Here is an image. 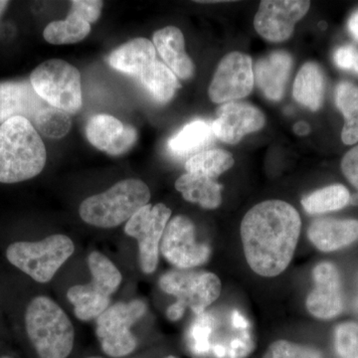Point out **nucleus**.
<instances>
[{"instance_id": "473e14b6", "label": "nucleus", "mask_w": 358, "mask_h": 358, "mask_svg": "<svg viewBox=\"0 0 358 358\" xmlns=\"http://www.w3.org/2000/svg\"><path fill=\"white\" fill-rule=\"evenodd\" d=\"M263 358H322L320 353L307 346L294 345L289 341H275L268 348Z\"/></svg>"}, {"instance_id": "4be33fe9", "label": "nucleus", "mask_w": 358, "mask_h": 358, "mask_svg": "<svg viewBox=\"0 0 358 358\" xmlns=\"http://www.w3.org/2000/svg\"><path fill=\"white\" fill-rule=\"evenodd\" d=\"M212 124L196 120L188 122L167 141V148L176 157H187L203 152L211 143Z\"/></svg>"}, {"instance_id": "f8f14e48", "label": "nucleus", "mask_w": 358, "mask_h": 358, "mask_svg": "<svg viewBox=\"0 0 358 358\" xmlns=\"http://www.w3.org/2000/svg\"><path fill=\"white\" fill-rule=\"evenodd\" d=\"M252 59L241 52H231L219 63L208 89L212 102L222 103L240 100L254 87Z\"/></svg>"}, {"instance_id": "dca6fc26", "label": "nucleus", "mask_w": 358, "mask_h": 358, "mask_svg": "<svg viewBox=\"0 0 358 358\" xmlns=\"http://www.w3.org/2000/svg\"><path fill=\"white\" fill-rule=\"evenodd\" d=\"M313 279L315 288L308 296V312L317 319H333L343 308L338 268L331 263H320L313 270Z\"/></svg>"}, {"instance_id": "79ce46f5", "label": "nucleus", "mask_w": 358, "mask_h": 358, "mask_svg": "<svg viewBox=\"0 0 358 358\" xmlns=\"http://www.w3.org/2000/svg\"><path fill=\"white\" fill-rule=\"evenodd\" d=\"M352 70L355 71V72L358 73V52L357 57H355V63H353Z\"/></svg>"}, {"instance_id": "37998d69", "label": "nucleus", "mask_w": 358, "mask_h": 358, "mask_svg": "<svg viewBox=\"0 0 358 358\" xmlns=\"http://www.w3.org/2000/svg\"><path fill=\"white\" fill-rule=\"evenodd\" d=\"M0 358H11V357H0Z\"/></svg>"}, {"instance_id": "20e7f679", "label": "nucleus", "mask_w": 358, "mask_h": 358, "mask_svg": "<svg viewBox=\"0 0 358 358\" xmlns=\"http://www.w3.org/2000/svg\"><path fill=\"white\" fill-rule=\"evenodd\" d=\"M150 200V188L143 180L124 179L107 192L85 199L80 205L79 213L90 225L114 228L128 222Z\"/></svg>"}, {"instance_id": "c03bdc74", "label": "nucleus", "mask_w": 358, "mask_h": 358, "mask_svg": "<svg viewBox=\"0 0 358 358\" xmlns=\"http://www.w3.org/2000/svg\"><path fill=\"white\" fill-rule=\"evenodd\" d=\"M357 308H358V299H357Z\"/></svg>"}, {"instance_id": "0eeeda50", "label": "nucleus", "mask_w": 358, "mask_h": 358, "mask_svg": "<svg viewBox=\"0 0 358 358\" xmlns=\"http://www.w3.org/2000/svg\"><path fill=\"white\" fill-rule=\"evenodd\" d=\"M58 112L40 98L29 79L0 82V124L13 117H24L46 136Z\"/></svg>"}, {"instance_id": "4468645a", "label": "nucleus", "mask_w": 358, "mask_h": 358, "mask_svg": "<svg viewBox=\"0 0 358 358\" xmlns=\"http://www.w3.org/2000/svg\"><path fill=\"white\" fill-rule=\"evenodd\" d=\"M264 124L265 115L258 108L247 103L230 102L219 108L212 131L219 140L235 145L246 134L260 131Z\"/></svg>"}, {"instance_id": "a211bd4d", "label": "nucleus", "mask_w": 358, "mask_h": 358, "mask_svg": "<svg viewBox=\"0 0 358 358\" xmlns=\"http://www.w3.org/2000/svg\"><path fill=\"white\" fill-rule=\"evenodd\" d=\"M155 50L176 76L183 80L193 77L195 66L185 51V36L174 26H167L154 34Z\"/></svg>"}, {"instance_id": "4c0bfd02", "label": "nucleus", "mask_w": 358, "mask_h": 358, "mask_svg": "<svg viewBox=\"0 0 358 358\" xmlns=\"http://www.w3.org/2000/svg\"><path fill=\"white\" fill-rule=\"evenodd\" d=\"M231 324L238 329H248L249 322L239 310H233L231 313Z\"/></svg>"}, {"instance_id": "ddd939ff", "label": "nucleus", "mask_w": 358, "mask_h": 358, "mask_svg": "<svg viewBox=\"0 0 358 358\" xmlns=\"http://www.w3.org/2000/svg\"><path fill=\"white\" fill-rule=\"evenodd\" d=\"M310 2L303 0H265L254 20L256 31L271 42H282L293 34L294 25L307 14Z\"/></svg>"}, {"instance_id": "393cba45", "label": "nucleus", "mask_w": 358, "mask_h": 358, "mask_svg": "<svg viewBox=\"0 0 358 358\" xmlns=\"http://www.w3.org/2000/svg\"><path fill=\"white\" fill-rule=\"evenodd\" d=\"M67 298L74 306L78 319L84 322L98 319L110 305V298L99 293L90 284L71 287Z\"/></svg>"}, {"instance_id": "cd10ccee", "label": "nucleus", "mask_w": 358, "mask_h": 358, "mask_svg": "<svg viewBox=\"0 0 358 358\" xmlns=\"http://www.w3.org/2000/svg\"><path fill=\"white\" fill-rule=\"evenodd\" d=\"M88 264L92 274L90 284L99 293L110 298L122 282V277L119 268L100 252H92L88 257Z\"/></svg>"}, {"instance_id": "f03ea898", "label": "nucleus", "mask_w": 358, "mask_h": 358, "mask_svg": "<svg viewBox=\"0 0 358 358\" xmlns=\"http://www.w3.org/2000/svg\"><path fill=\"white\" fill-rule=\"evenodd\" d=\"M47 152L31 122L16 117L0 124V183L13 185L43 171Z\"/></svg>"}, {"instance_id": "423d86ee", "label": "nucleus", "mask_w": 358, "mask_h": 358, "mask_svg": "<svg viewBox=\"0 0 358 358\" xmlns=\"http://www.w3.org/2000/svg\"><path fill=\"white\" fill-rule=\"evenodd\" d=\"M40 98L56 109L76 114L83 105L81 75L75 66L61 59L45 61L29 77Z\"/></svg>"}, {"instance_id": "e433bc0d", "label": "nucleus", "mask_w": 358, "mask_h": 358, "mask_svg": "<svg viewBox=\"0 0 358 358\" xmlns=\"http://www.w3.org/2000/svg\"><path fill=\"white\" fill-rule=\"evenodd\" d=\"M185 306L183 303H179L176 301L169 308H167L166 315L169 320L173 322L180 320L182 317L183 313L185 312Z\"/></svg>"}, {"instance_id": "ea45409f", "label": "nucleus", "mask_w": 358, "mask_h": 358, "mask_svg": "<svg viewBox=\"0 0 358 358\" xmlns=\"http://www.w3.org/2000/svg\"><path fill=\"white\" fill-rule=\"evenodd\" d=\"M294 131L299 136H306L310 131V127L308 126V122H299L294 126Z\"/></svg>"}, {"instance_id": "1a4fd4ad", "label": "nucleus", "mask_w": 358, "mask_h": 358, "mask_svg": "<svg viewBox=\"0 0 358 358\" xmlns=\"http://www.w3.org/2000/svg\"><path fill=\"white\" fill-rule=\"evenodd\" d=\"M171 216V210L166 205L148 203L124 226V232L138 240L141 268L145 274H152L157 267L160 242Z\"/></svg>"}, {"instance_id": "bb28decb", "label": "nucleus", "mask_w": 358, "mask_h": 358, "mask_svg": "<svg viewBox=\"0 0 358 358\" xmlns=\"http://www.w3.org/2000/svg\"><path fill=\"white\" fill-rule=\"evenodd\" d=\"M90 32L91 24L70 11L66 20L49 23L44 29L43 36L48 43L67 45L81 42Z\"/></svg>"}, {"instance_id": "39448f33", "label": "nucleus", "mask_w": 358, "mask_h": 358, "mask_svg": "<svg viewBox=\"0 0 358 358\" xmlns=\"http://www.w3.org/2000/svg\"><path fill=\"white\" fill-rule=\"evenodd\" d=\"M72 240L56 234L41 241L14 242L7 247V261L35 282L46 284L74 253Z\"/></svg>"}, {"instance_id": "9b49d317", "label": "nucleus", "mask_w": 358, "mask_h": 358, "mask_svg": "<svg viewBox=\"0 0 358 358\" xmlns=\"http://www.w3.org/2000/svg\"><path fill=\"white\" fill-rule=\"evenodd\" d=\"M160 252L176 268L187 270L206 263L211 251L208 245L196 241L192 221L178 215L167 223L160 242Z\"/></svg>"}, {"instance_id": "a18cd8bd", "label": "nucleus", "mask_w": 358, "mask_h": 358, "mask_svg": "<svg viewBox=\"0 0 358 358\" xmlns=\"http://www.w3.org/2000/svg\"><path fill=\"white\" fill-rule=\"evenodd\" d=\"M89 358H102V357H89Z\"/></svg>"}, {"instance_id": "7c9ffc66", "label": "nucleus", "mask_w": 358, "mask_h": 358, "mask_svg": "<svg viewBox=\"0 0 358 358\" xmlns=\"http://www.w3.org/2000/svg\"><path fill=\"white\" fill-rule=\"evenodd\" d=\"M213 315L203 313L197 315L188 333L190 350L197 357H207L211 352V336L215 327Z\"/></svg>"}, {"instance_id": "7ed1b4c3", "label": "nucleus", "mask_w": 358, "mask_h": 358, "mask_svg": "<svg viewBox=\"0 0 358 358\" xmlns=\"http://www.w3.org/2000/svg\"><path fill=\"white\" fill-rule=\"evenodd\" d=\"M25 327L40 358L69 357L74 345V327L64 310L52 299L39 296L28 303Z\"/></svg>"}, {"instance_id": "c9c22d12", "label": "nucleus", "mask_w": 358, "mask_h": 358, "mask_svg": "<svg viewBox=\"0 0 358 358\" xmlns=\"http://www.w3.org/2000/svg\"><path fill=\"white\" fill-rule=\"evenodd\" d=\"M357 51L352 46H343L334 53V62L343 70H352Z\"/></svg>"}, {"instance_id": "58836bf2", "label": "nucleus", "mask_w": 358, "mask_h": 358, "mask_svg": "<svg viewBox=\"0 0 358 358\" xmlns=\"http://www.w3.org/2000/svg\"><path fill=\"white\" fill-rule=\"evenodd\" d=\"M348 29L353 35L355 38L358 39V10L350 16V21H348Z\"/></svg>"}, {"instance_id": "6ab92c4d", "label": "nucleus", "mask_w": 358, "mask_h": 358, "mask_svg": "<svg viewBox=\"0 0 358 358\" xmlns=\"http://www.w3.org/2000/svg\"><path fill=\"white\" fill-rule=\"evenodd\" d=\"M308 236L320 251H336L357 241L358 221L320 219L310 224Z\"/></svg>"}, {"instance_id": "9d476101", "label": "nucleus", "mask_w": 358, "mask_h": 358, "mask_svg": "<svg viewBox=\"0 0 358 358\" xmlns=\"http://www.w3.org/2000/svg\"><path fill=\"white\" fill-rule=\"evenodd\" d=\"M159 287L186 308H192L196 315L203 313L221 293L220 280L207 272L171 271L160 278Z\"/></svg>"}, {"instance_id": "f3484780", "label": "nucleus", "mask_w": 358, "mask_h": 358, "mask_svg": "<svg viewBox=\"0 0 358 358\" xmlns=\"http://www.w3.org/2000/svg\"><path fill=\"white\" fill-rule=\"evenodd\" d=\"M292 67L293 59L284 51L273 52L257 62L254 80L268 100H281Z\"/></svg>"}, {"instance_id": "5701e85b", "label": "nucleus", "mask_w": 358, "mask_h": 358, "mask_svg": "<svg viewBox=\"0 0 358 358\" xmlns=\"http://www.w3.org/2000/svg\"><path fill=\"white\" fill-rule=\"evenodd\" d=\"M324 96V76L317 63H306L296 75L294 98L310 110L322 107Z\"/></svg>"}, {"instance_id": "a19ab883", "label": "nucleus", "mask_w": 358, "mask_h": 358, "mask_svg": "<svg viewBox=\"0 0 358 358\" xmlns=\"http://www.w3.org/2000/svg\"><path fill=\"white\" fill-rule=\"evenodd\" d=\"M9 3H10V2L6 1V0H0V20H1L4 13H6Z\"/></svg>"}, {"instance_id": "72a5a7b5", "label": "nucleus", "mask_w": 358, "mask_h": 358, "mask_svg": "<svg viewBox=\"0 0 358 358\" xmlns=\"http://www.w3.org/2000/svg\"><path fill=\"white\" fill-rule=\"evenodd\" d=\"M103 6V2L99 0H74L71 2L70 11L91 24L100 18Z\"/></svg>"}, {"instance_id": "f704fd0d", "label": "nucleus", "mask_w": 358, "mask_h": 358, "mask_svg": "<svg viewBox=\"0 0 358 358\" xmlns=\"http://www.w3.org/2000/svg\"><path fill=\"white\" fill-rule=\"evenodd\" d=\"M341 169L345 178L358 190V145L345 155L341 162Z\"/></svg>"}, {"instance_id": "2eb2a0df", "label": "nucleus", "mask_w": 358, "mask_h": 358, "mask_svg": "<svg viewBox=\"0 0 358 358\" xmlns=\"http://www.w3.org/2000/svg\"><path fill=\"white\" fill-rule=\"evenodd\" d=\"M87 140L93 147L113 157L127 154L138 141V131L114 115L99 114L86 124Z\"/></svg>"}, {"instance_id": "c85d7f7f", "label": "nucleus", "mask_w": 358, "mask_h": 358, "mask_svg": "<svg viewBox=\"0 0 358 358\" xmlns=\"http://www.w3.org/2000/svg\"><path fill=\"white\" fill-rule=\"evenodd\" d=\"M234 166V159L230 152L224 150H207L186 162L187 173L200 174L206 178L216 179Z\"/></svg>"}, {"instance_id": "f257e3e1", "label": "nucleus", "mask_w": 358, "mask_h": 358, "mask_svg": "<svg viewBox=\"0 0 358 358\" xmlns=\"http://www.w3.org/2000/svg\"><path fill=\"white\" fill-rule=\"evenodd\" d=\"M298 211L287 202L268 200L244 216L241 238L250 268L263 277H275L293 259L301 232Z\"/></svg>"}, {"instance_id": "b1692460", "label": "nucleus", "mask_w": 358, "mask_h": 358, "mask_svg": "<svg viewBox=\"0 0 358 358\" xmlns=\"http://www.w3.org/2000/svg\"><path fill=\"white\" fill-rule=\"evenodd\" d=\"M143 88L157 102L166 103L173 100L180 88L178 77L164 63L155 60L140 76Z\"/></svg>"}, {"instance_id": "c756f323", "label": "nucleus", "mask_w": 358, "mask_h": 358, "mask_svg": "<svg viewBox=\"0 0 358 358\" xmlns=\"http://www.w3.org/2000/svg\"><path fill=\"white\" fill-rule=\"evenodd\" d=\"M350 201V194L348 188L341 185H334L310 193L303 197L301 204L308 213L322 214L343 208Z\"/></svg>"}, {"instance_id": "49530a36", "label": "nucleus", "mask_w": 358, "mask_h": 358, "mask_svg": "<svg viewBox=\"0 0 358 358\" xmlns=\"http://www.w3.org/2000/svg\"><path fill=\"white\" fill-rule=\"evenodd\" d=\"M167 358H176V357H167Z\"/></svg>"}, {"instance_id": "412c9836", "label": "nucleus", "mask_w": 358, "mask_h": 358, "mask_svg": "<svg viewBox=\"0 0 358 358\" xmlns=\"http://www.w3.org/2000/svg\"><path fill=\"white\" fill-rule=\"evenodd\" d=\"M176 188L186 201L199 204L205 209H215L222 202V186L216 179L186 173L176 180Z\"/></svg>"}, {"instance_id": "6e6552de", "label": "nucleus", "mask_w": 358, "mask_h": 358, "mask_svg": "<svg viewBox=\"0 0 358 358\" xmlns=\"http://www.w3.org/2000/svg\"><path fill=\"white\" fill-rule=\"evenodd\" d=\"M145 310V303L140 300L117 303L96 319V336L106 355L120 358L136 350V338L131 327L143 317Z\"/></svg>"}, {"instance_id": "aec40b11", "label": "nucleus", "mask_w": 358, "mask_h": 358, "mask_svg": "<svg viewBox=\"0 0 358 358\" xmlns=\"http://www.w3.org/2000/svg\"><path fill=\"white\" fill-rule=\"evenodd\" d=\"M157 60L154 43L147 38L138 37L110 52L107 61L110 67L129 76L140 78L143 71Z\"/></svg>"}, {"instance_id": "a878e982", "label": "nucleus", "mask_w": 358, "mask_h": 358, "mask_svg": "<svg viewBox=\"0 0 358 358\" xmlns=\"http://www.w3.org/2000/svg\"><path fill=\"white\" fill-rule=\"evenodd\" d=\"M336 103L345 120L341 140L345 145H355L358 141V87L348 82L339 84Z\"/></svg>"}, {"instance_id": "2f4dec72", "label": "nucleus", "mask_w": 358, "mask_h": 358, "mask_svg": "<svg viewBox=\"0 0 358 358\" xmlns=\"http://www.w3.org/2000/svg\"><path fill=\"white\" fill-rule=\"evenodd\" d=\"M336 352L343 358H358V324L346 322L336 329Z\"/></svg>"}]
</instances>
